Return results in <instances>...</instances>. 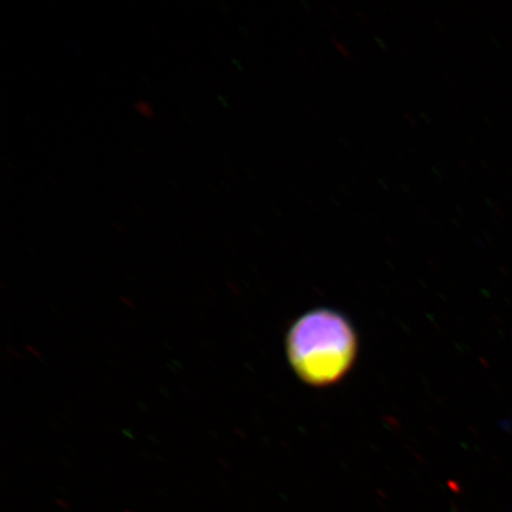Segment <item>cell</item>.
Returning a JSON list of instances; mask_svg holds the SVG:
<instances>
[{
  "instance_id": "cell-1",
  "label": "cell",
  "mask_w": 512,
  "mask_h": 512,
  "mask_svg": "<svg viewBox=\"0 0 512 512\" xmlns=\"http://www.w3.org/2000/svg\"><path fill=\"white\" fill-rule=\"evenodd\" d=\"M356 347L348 320L330 310L306 313L287 336V355L293 369L313 386L341 380L355 360Z\"/></svg>"
},
{
  "instance_id": "cell-2",
  "label": "cell",
  "mask_w": 512,
  "mask_h": 512,
  "mask_svg": "<svg viewBox=\"0 0 512 512\" xmlns=\"http://www.w3.org/2000/svg\"><path fill=\"white\" fill-rule=\"evenodd\" d=\"M134 107H136V111L144 118L151 119L155 117V110H153L151 104H149V102L145 100H140L136 102V105H134Z\"/></svg>"
}]
</instances>
